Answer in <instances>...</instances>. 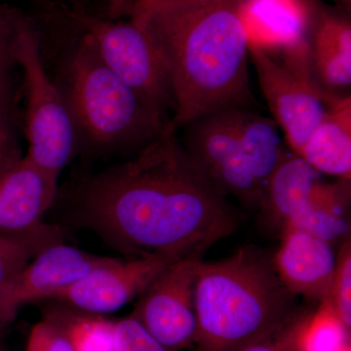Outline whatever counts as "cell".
<instances>
[{
  "instance_id": "17",
  "label": "cell",
  "mask_w": 351,
  "mask_h": 351,
  "mask_svg": "<svg viewBox=\"0 0 351 351\" xmlns=\"http://www.w3.org/2000/svg\"><path fill=\"white\" fill-rule=\"evenodd\" d=\"M277 127L274 119L255 114L246 108L237 110V132L242 154L263 189V196L270 178L285 156Z\"/></svg>"
},
{
  "instance_id": "10",
  "label": "cell",
  "mask_w": 351,
  "mask_h": 351,
  "mask_svg": "<svg viewBox=\"0 0 351 351\" xmlns=\"http://www.w3.org/2000/svg\"><path fill=\"white\" fill-rule=\"evenodd\" d=\"M115 258L94 255L63 241L46 247L0 287V332H6L25 304L49 301Z\"/></svg>"
},
{
  "instance_id": "15",
  "label": "cell",
  "mask_w": 351,
  "mask_h": 351,
  "mask_svg": "<svg viewBox=\"0 0 351 351\" xmlns=\"http://www.w3.org/2000/svg\"><path fill=\"white\" fill-rule=\"evenodd\" d=\"M317 172L350 181L351 98L330 96L324 119L300 154Z\"/></svg>"
},
{
  "instance_id": "27",
  "label": "cell",
  "mask_w": 351,
  "mask_h": 351,
  "mask_svg": "<svg viewBox=\"0 0 351 351\" xmlns=\"http://www.w3.org/2000/svg\"><path fill=\"white\" fill-rule=\"evenodd\" d=\"M17 9L0 1V83L8 80V71L14 64L12 44Z\"/></svg>"
},
{
  "instance_id": "9",
  "label": "cell",
  "mask_w": 351,
  "mask_h": 351,
  "mask_svg": "<svg viewBox=\"0 0 351 351\" xmlns=\"http://www.w3.org/2000/svg\"><path fill=\"white\" fill-rule=\"evenodd\" d=\"M202 257L193 254L171 263L138 295L131 313L168 350L195 343V284Z\"/></svg>"
},
{
  "instance_id": "2",
  "label": "cell",
  "mask_w": 351,
  "mask_h": 351,
  "mask_svg": "<svg viewBox=\"0 0 351 351\" xmlns=\"http://www.w3.org/2000/svg\"><path fill=\"white\" fill-rule=\"evenodd\" d=\"M128 15L167 73L174 130L253 103L248 38L232 0H136Z\"/></svg>"
},
{
  "instance_id": "3",
  "label": "cell",
  "mask_w": 351,
  "mask_h": 351,
  "mask_svg": "<svg viewBox=\"0 0 351 351\" xmlns=\"http://www.w3.org/2000/svg\"><path fill=\"white\" fill-rule=\"evenodd\" d=\"M294 295L274 260L254 248L219 262L201 261L195 284L197 351H237L292 320Z\"/></svg>"
},
{
  "instance_id": "23",
  "label": "cell",
  "mask_w": 351,
  "mask_h": 351,
  "mask_svg": "<svg viewBox=\"0 0 351 351\" xmlns=\"http://www.w3.org/2000/svg\"><path fill=\"white\" fill-rule=\"evenodd\" d=\"M351 246L346 241L336 261L331 292L328 299L348 330L351 327Z\"/></svg>"
},
{
  "instance_id": "18",
  "label": "cell",
  "mask_w": 351,
  "mask_h": 351,
  "mask_svg": "<svg viewBox=\"0 0 351 351\" xmlns=\"http://www.w3.org/2000/svg\"><path fill=\"white\" fill-rule=\"evenodd\" d=\"M317 171L294 154L284 156L265 191L263 205L270 216L284 223L308 202L311 189L318 180Z\"/></svg>"
},
{
  "instance_id": "16",
  "label": "cell",
  "mask_w": 351,
  "mask_h": 351,
  "mask_svg": "<svg viewBox=\"0 0 351 351\" xmlns=\"http://www.w3.org/2000/svg\"><path fill=\"white\" fill-rule=\"evenodd\" d=\"M311 43L314 75L320 85L331 88L351 83V27L346 21L323 17Z\"/></svg>"
},
{
  "instance_id": "14",
  "label": "cell",
  "mask_w": 351,
  "mask_h": 351,
  "mask_svg": "<svg viewBox=\"0 0 351 351\" xmlns=\"http://www.w3.org/2000/svg\"><path fill=\"white\" fill-rule=\"evenodd\" d=\"M237 9L248 47L274 55L309 44L308 9L302 0H242Z\"/></svg>"
},
{
  "instance_id": "12",
  "label": "cell",
  "mask_w": 351,
  "mask_h": 351,
  "mask_svg": "<svg viewBox=\"0 0 351 351\" xmlns=\"http://www.w3.org/2000/svg\"><path fill=\"white\" fill-rule=\"evenodd\" d=\"M58 181L25 156L0 176V235L27 234L45 225Z\"/></svg>"
},
{
  "instance_id": "7",
  "label": "cell",
  "mask_w": 351,
  "mask_h": 351,
  "mask_svg": "<svg viewBox=\"0 0 351 351\" xmlns=\"http://www.w3.org/2000/svg\"><path fill=\"white\" fill-rule=\"evenodd\" d=\"M249 57L274 121L292 151L300 156L324 119L331 94L323 90L311 69L283 63L257 47H249Z\"/></svg>"
},
{
  "instance_id": "20",
  "label": "cell",
  "mask_w": 351,
  "mask_h": 351,
  "mask_svg": "<svg viewBox=\"0 0 351 351\" xmlns=\"http://www.w3.org/2000/svg\"><path fill=\"white\" fill-rule=\"evenodd\" d=\"M350 332L329 299L307 319L298 321L297 351H350Z\"/></svg>"
},
{
  "instance_id": "19",
  "label": "cell",
  "mask_w": 351,
  "mask_h": 351,
  "mask_svg": "<svg viewBox=\"0 0 351 351\" xmlns=\"http://www.w3.org/2000/svg\"><path fill=\"white\" fill-rule=\"evenodd\" d=\"M44 317L63 331L73 351H117L115 321L104 315L61 304L48 311Z\"/></svg>"
},
{
  "instance_id": "29",
  "label": "cell",
  "mask_w": 351,
  "mask_h": 351,
  "mask_svg": "<svg viewBox=\"0 0 351 351\" xmlns=\"http://www.w3.org/2000/svg\"><path fill=\"white\" fill-rule=\"evenodd\" d=\"M136 0H108V16L110 19L128 15Z\"/></svg>"
},
{
  "instance_id": "32",
  "label": "cell",
  "mask_w": 351,
  "mask_h": 351,
  "mask_svg": "<svg viewBox=\"0 0 351 351\" xmlns=\"http://www.w3.org/2000/svg\"><path fill=\"white\" fill-rule=\"evenodd\" d=\"M0 351H6L5 348H4L3 346H0Z\"/></svg>"
},
{
  "instance_id": "25",
  "label": "cell",
  "mask_w": 351,
  "mask_h": 351,
  "mask_svg": "<svg viewBox=\"0 0 351 351\" xmlns=\"http://www.w3.org/2000/svg\"><path fill=\"white\" fill-rule=\"evenodd\" d=\"M115 341L117 351H172L157 341L131 314L115 321Z\"/></svg>"
},
{
  "instance_id": "31",
  "label": "cell",
  "mask_w": 351,
  "mask_h": 351,
  "mask_svg": "<svg viewBox=\"0 0 351 351\" xmlns=\"http://www.w3.org/2000/svg\"><path fill=\"white\" fill-rule=\"evenodd\" d=\"M4 332H0V346H2L1 339L2 337H3Z\"/></svg>"
},
{
  "instance_id": "22",
  "label": "cell",
  "mask_w": 351,
  "mask_h": 351,
  "mask_svg": "<svg viewBox=\"0 0 351 351\" xmlns=\"http://www.w3.org/2000/svg\"><path fill=\"white\" fill-rule=\"evenodd\" d=\"M290 223L299 230L326 241H336L350 233V219L306 203L283 223Z\"/></svg>"
},
{
  "instance_id": "30",
  "label": "cell",
  "mask_w": 351,
  "mask_h": 351,
  "mask_svg": "<svg viewBox=\"0 0 351 351\" xmlns=\"http://www.w3.org/2000/svg\"><path fill=\"white\" fill-rule=\"evenodd\" d=\"M9 82L8 80H6V82L0 83V89H1L2 87L5 86L6 84H8Z\"/></svg>"
},
{
  "instance_id": "11",
  "label": "cell",
  "mask_w": 351,
  "mask_h": 351,
  "mask_svg": "<svg viewBox=\"0 0 351 351\" xmlns=\"http://www.w3.org/2000/svg\"><path fill=\"white\" fill-rule=\"evenodd\" d=\"M184 257L154 254L113 262L90 271L50 301L83 313H114L138 298L171 263Z\"/></svg>"
},
{
  "instance_id": "26",
  "label": "cell",
  "mask_w": 351,
  "mask_h": 351,
  "mask_svg": "<svg viewBox=\"0 0 351 351\" xmlns=\"http://www.w3.org/2000/svg\"><path fill=\"white\" fill-rule=\"evenodd\" d=\"M25 351H73L69 339L52 321L44 317L32 328Z\"/></svg>"
},
{
  "instance_id": "24",
  "label": "cell",
  "mask_w": 351,
  "mask_h": 351,
  "mask_svg": "<svg viewBox=\"0 0 351 351\" xmlns=\"http://www.w3.org/2000/svg\"><path fill=\"white\" fill-rule=\"evenodd\" d=\"M0 89V176L22 158L15 123L10 86Z\"/></svg>"
},
{
  "instance_id": "4",
  "label": "cell",
  "mask_w": 351,
  "mask_h": 351,
  "mask_svg": "<svg viewBox=\"0 0 351 351\" xmlns=\"http://www.w3.org/2000/svg\"><path fill=\"white\" fill-rule=\"evenodd\" d=\"M58 76L54 80L73 113L80 149L96 154L141 149L170 123L108 68L84 32L66 53Z\"/></svg>"
},
{
  "instance_id": "6",
  "label": "cell",
  "mask_w": 351,
  "mask_h": 351,
  "mask_svg": "<svg viewBox=\"0 0 351 351\" xmlns=\"http://www.w3.org/2000/svg\"><path fill=\"white\" fill-rule=\"evenodd\" d=\"M62 15L94 43L103 61L141 101L170 122L174 97L162 61L151 39L133 21L114 22L62 7Z\"/></svg>"
},
{
  "instance_id": "21",
  "label": "cell",
  "mask_w": 351,
  "mask_h": 351,
  "mask_svg": "<svg viewBox=\"0 0 351 351\" xmlns=\"http://www.w3.org/2000/svg\"><path fill=\"white\" fill-rule=\"evenodd\" d=\"M63 241L58 226L45 225L23 235H0V287L46 247Z\"/></svg>"
},
{
  "instance_id": "5",
  "label": "cell",
  "mask_w": 351,
  "mask_h": 351,
  "mask_svg": "<svg viewBox=\"0 0 351 351\" xmlns=\"http://www.w3.org/2000/svg\"><path fill=\"white\" fill-rule=\"evenodd\" d=\"M14 63L22 69L25 96V156L59 180L80 149L73 113L61 88L51 77L43 58L41 34L34 21L17 10L14 29Z\"/></svg>"
},
{
  "instance_id": "13",
  "label": "cell",
  "mask_w": 351,
  "mask_h": 351,
  "mask_svg": "<svg viewBox=\"0 0 351 351\" xmlns=\"http://www.w3.org/2000/svg\"><path fill=\"white\" fill-rule=\"evenodd\" d=\"M336 261L330 242L283 223L282 240L274 263L281 283L291 294L319 302L328 299Z\"/></svg>"
},
{
  "instance_id": "8",
  "label": "cell",
  "mask_w": 351,
  "mask_h": 351,
  "mask_svg": "<svg viewBox=\"0 0 351 351\" xmlns=\"http://www.w3.org/2000/svg\"><path fill=\"white\" fill-rule=\"evenodd\" d=\"M237 110L205 115L186 125L184 147L223 195L262 204L263 191L247 166L237 132Z\"/></svg>"
},
{
  "instance_id": "28",
  "label": "cell",
  "mask_w": 351,
  "mask_h": 351,
  "mask_svg": "<svg viewBox=\"0 0 351 351\" xmlns=\"http://www.w3.org/2000/svg\"><path fill=\"white\" fill-rule=\"evenodd\" d=\"M298 322L286 325L271 336L261 339L237 351H297L295 332Z\"/></svg>"
},
{
  "instance_id": "1",
  "label": "cell",
  "mask_w": 351,
  "mask_h": 351,
  "mask_svg": "<svg viewBox=\"0 0 351 351\" xmlns=\"http://www.w3.org/2000/svg\"><path fill=\"white\" fill-rule=\"evenodd\" d=\"M168 124L125 162L84 178L73 193L80 226L129 258L204 255L239 217Z\"/></svg>"
}]
</instances>
